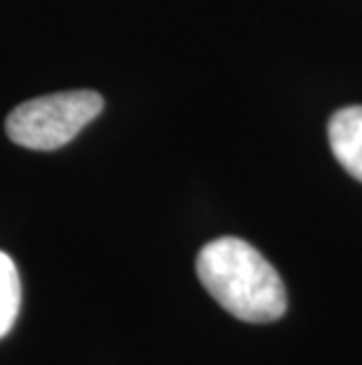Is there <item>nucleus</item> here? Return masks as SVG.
Returning a JSON list of instances; mask_svg holds the SVG:
<instances>
[{
	"label": "nucleus",
	"instance_id": "1",
	"mask_svg": "<svg viewBox=\"0 0 362 365\" xmlns=\"http://www.w3.org/2000/svg\"><path fill=\"white\" fill-rule=\"evenodd\" d=\"M200 283L221 309L245 323H273L287 312L278 271L247 240L223 236L198 252Z\"/></svg>",
	"mask_w": 362,
	"mask_h": 365
},
{
	"label": "nucleus",
	"instance_id": "2",
	"mask_svg": "<svg viewBox=\"0 0 362 365\" xmlns=\"http://www.w3.org/2000/svg\"><path fill=\"white\" fill-rule=\"evenodd\" d=\"M104 99L95 90H68L36 97L12 108L5 120L7 137L33 151H55L68 144L97 118Z\"/></svg>",
	"mask_w": 362,
	"mask_h": 365
},
{
	"label": "nucleus",
	"instance_id": "3",
	"mask_svg": "<svg viewBox=\"0 0 362 365\" xmlns=\"http://www.w3.org/2000/svg\"><path fill=\"white\" fill-rule=\"evenodd\" d=\"M327 137L341 168L362 182V106H346L336 111L329 120Z\"/></svg>",
	"mask_w": 362,
	"mask_h": 365
},
{
	"label": "nucleus",
	"instance_id": "4",
	"mask_svg": "<svg viewBox=\"0 0 362 365\" xmlns=\"http://www.w3.org/2000/svg\"><path fill=\"white\" fill-rule=\"evenodd\" d=\"M21 307V283L10 255L0 250V339L12 330Z\"/></svg>",
	"mask_w": 362,
	"mask_h": 365
}]
</instances>
